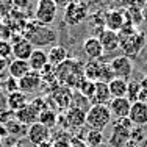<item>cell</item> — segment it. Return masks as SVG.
<instances>
[{
	"instance_id": "36",
	"label": "cell",
	"mask_w": 147,
	"mask_h": 147,
	"mask_svg": "<svg viewBox=\"0 0 147 147\" xmlns=\"http://www.w3.org/2000/svg\"><path fill=\"white\" fill-rule=\"evenodd\" d=\"M30 105L38 111V113H41V111H44V110H47V108H49V105L45 103V100L42 99V97H36V99H33L30 102Z\"/></svg>"
},
{
	"instance_id": "16",
	"label": "cell",
	"mask_w": 147,
	"mask_h": 147,
	"mask_svg": "<svg viewBox=\"0 0 147 147\" xmlns=\"http://www.w3.org/2000/svg\"><path fill=\"white\" fill-rule=\"evenodd\" d=\"M128 119L133 122V125H138V127L146 125L147 124V103L139 102V100L138 102H133Z\"/></svg>"
},
{
	"instance_id": "13",
	"label": "cell",
	"mask_w": 147,
	"mask_h": 147,
	"mask_svg": "<svg viewBox=\"0 0 147 147\" xmlns=\"http://www.w3.org/2000/svg\"><path fill=\"white\" fill-rule=\"evenodd\" d=\"M108 108H110V111H111V116H114L116 119L128 117L130 108H131V102L127 97H114V99H111V102L108 103Z\"/></svg>"
},
{
	"instance_id": "25",
	"label": "cell",
	"mask_w": 147,
	"mask_h": 147,
	"mask_svg": "<svg viewBox=\"0 0 147 147\" xmlns=\"http://www.w3.org/2000/svg\"><path fill=\"white\" fill-rule=\"evenodd\" d=\"M103 133L102 130H94V128H89L85 135V142L89 147H99L103 144Z\"/></svg>"
},
{
	"instance_id": "52",
	"label": "cell",
	"mask_w": 147,
	"mask_h": 147,
	"mask_svg": "<svg viewBox=\"0 0 147 147\" xmlns=\"http://www.w3.org/2000/svg\"><path fill=\"white\" fill-rule=\"evenodd\" d=\"M144 147H147V146H144Z\"/></svg>"
},
{
	"instance_id": "29",
	"label": "cell",
	"mask_w": 147,
	"mask_h": 147,
	"mask_svg": "<svg viewBox=\"0 0 147 147\" xmlns=\"http://www.w3.org/2000/svg\"><path fill=\"white\" fill-rule=\"evenodd\" d=\"M125 11V17H127V22H130L131 25L138 27L142 22V9L139 8H131V9H124Z\"/></svg>"
},
{
	"instance_id": "4",
	"label": "cell",
	"mask_w": 147,
	"mask_h": 147,
	"mask_svg": "<svg viewBox=\"0 0 147 147\" xmlns=\"http://www.w3.org/2000/svg\"><path fill=\"white\" fill-rule=\"evenodd\" d=\"M89 17V8L86 5V2H78V0H74L67 8H64V22L67 24L69 27H75L80 25L82 22H85Z\"/></svg>"
},
{
	"instance_id": "41",
	"label": "cell",
	"mask_w": 147,
	"mask_h": 147,
	"mask_svg": "<svg viewBox=\"0 0 147 147\" xmlns=\"http://www.w3.org/2000/svg\"><path fill=\"white\" fill-rule=\"evenodd\" d=\"M72 2H74V0H53V3L57 5V8H61V9L67 8Z\"/></svg>"
},
{
	"instance_id": "10",
	"label": "cell",
	"mask_w": 147,
	"mask_h": 147,
	"mask_svg": "<svg viewBox=\"0 0 147 147\" xmlns=\"http://www.w3.org/2000/svg\"><path fill=\"white\" fill-rule=\"evenodd\" d=\"M130 131L128 128H125L124 125H121L116 121L113 125V130H111V135L108 138V144L111 147H124L130 141Z\"/></svg>"
},
{
	"instance_id": "15",
	"label": "cell",
	"mask_w": 147,
	"mask_h": 147,
	"mask_svg": "<svg viewBox=\"0 0 147 147\" xmlns=\"http://www.w3.org/2000/svg\"><path fill=\"white\" fill-rule=\"evenodd\" d=\"M64 119L67 122V128H80L86 125V111L75 107H69L66 110Z\"/></svg>"
},
{
	"instance_id": "34",
	"label": "cell",
	"mask_w": 147,
	"mask_h": 147,
	"mask_svg": "<svg viewBox=\"0 0 147 147\" xmlns=\"http://www.w3.org/2000/svg\"><path fill=\"white\" fill-rule=\"evenodd\" d=\"M13 30H11V27L8 25V24L3 20V22H0V39H3V41H11V38H13Z\"/></svg>"
},
{
	"instance_id": "27",
	"label": "cell",
	"mask_w": 147,
	"mask_h": 147,
	"mask_svg": "<svg viewBox=\"0 0 147 147\" xmlns=\"http://www.w3.org/2000/svg\"><path fill=\"white\" fill-rule=\"evenodd\" d=\"M71 107H75V108H80L83 111H88L89 107H91V102L88 97H85L82 92L78 91H72V102H71Z\"/></svg>"
},
{
	"instance_id": "24",
	"label": "cell",
	"mask_w": 147,
	"mask_h": 147,
	"mask_svg": "<svg viewBox=\"0 0 147 147\" xmlns=\"http://www.w3.org/2000/svg\"><path fill=\"white\" fill-rule=\"evenodd\" d=\"M108 89H110L111 97H127V89H128V80L117 78L114 77L110 83H108Z\"/></svg>"
},
{
	"instance_id": "51",
	"label": "cell",
	"mask_w": 147,
	"mask_h": 147,
	"mask_svg": "<svg viewBox=\"0 0 147 147\" xmlns=\"http://www.w3.org/2000/svg\"><path fill=\"white\" fill-rule=\"evenodd\" d=\"M78 2H83V0H78Z\"/></svg>"
},
{
	"instance_id": "47",
	"label": "cell",
	"mask_w": 147,
	"mask_h": 147,
	"mask_svg": "<svg viewBox=\"0 0 147 147\" xmlns=\"http://www.w3.org/2000/svg\"><path fill=\"white\" fill-rule=\"evenodd\" d=\"M142 20L147 24V3H146V6L142 8Z\"/></svg>"
},
{
	"instance_id": "6",
	"label": "cell",
	"mask_w": 147,
	"mask_h": 147,
	"mask_svg": "<svg viewBox=\"0 0 147 147\" xmlns=\"http://www.w3.org/2000/svg\"><path fill=\"white\" fill-rule=\"evenodd\" d=\"M11 44H13V57L16 59H25V61H28L31 52L34 50L33 44H31L28 39H25L20 33L13 34Z\"/></svg>"
},
{
	"instance_id": "49",
	"label": "cell",
	"mask_w": 147,
	"mask_h": 147,
	"mask_svg": "<svg viewBox=\"0 0 147 147\" xmlns=\"http://www.w3.org/2000/svg\"><path fill=\"white\" fill-rule=\"evenodd\" d=\"M0 147H6V146H5V141H3V139H0Z\"/></svg>"
},
{
	"instance_id": "28",
	"label": "cell",
	"mask_w": 147,
	"mask_h": 147,
	"mask_svg": "<svg viewBox=\"0 0 147 147\" xmlns=\"http://www.w3.org/2000/svg\"><path fill=\"white\" fill-rule=\"evenodd\" d=\"M141 85H139V80H128V89H127V99L130 102H138L139 92H141Z\"/></svg>"
},
{
	"instance_id": "21",
	"label": "cell",
	"mask_w": 147,
	"mask_h": 147,
	"mask_svg": "<svg viewBox=\"0 0 147 147\" xmlns=\"http://www.w3.org/2000/svg\"><path fill=\"white\" fill-rule=\"evenodd\" d=\"M38 117H39V113H38L30 103L27 105L25 108H22V110H19V111L14 113V119L17 122H20L22 125H25V127L27 125L34 124V122H38Z\"/></svg>"
},
{
	"instance_id": "40",
	"label": "cell",
	"mask_w": 147,
	"mask_h": 147,
	"mask_svg": "<svg viewBox=\"0 0 147 147\" xmlns=\"http://www.w3.org/2000/svg\"><path fill=\"white\" fill-rule=\"evenodd\" d=\"M8 66H9V61L6 58H0V77L3 75V74L8 72Z\"/></svg>"
},
{
	"instance_id": "8",
	"label": "cell",
	"mask_w": 147,
	"mask_h": 147,
	"mask_svg": "<svg viewBox=\"0 0 147 147\" xmlns=\"http://www.w3.org/2000/svg\"><path fill=\"white\" fill-rule=\"evenodd\" d=\"M27 139L33 146H39L42 142L50 141V128H47L45 125L39 124V122H34L27 130Z\"/></svg>"
},
{
	"instance_id": "30",
	"label": "cell",
	"mask_w": 147,
	"mask_h": 147,
	"mask_svg": "<svg viewBox=\"0 0 147 147\" xmlns=\"http://www.w3.org/2000/svg\"><path fill=\"white\" fill-rule=\"evenodd\" d=\"M78 92H82L85 97H88V99L91 100V97L94 96V91H96V82H91V80H83L82 85L78 86Z\"/></svg>"
},
{
	"instance_id": "11",
	"label": "cell",
	"mask_w": 147,
	"mask_h": 147,
	"mask_svg": "<svg viewBox=\"0 0 147 147\" xmlns=\"http://www.w3.org/2000/svg\"><path fill=\"white\" fill-rule=\"evenodd\" d=\"M125 24H127V17L124 9H110L105 13V28L117 33Z\"/></svg>"
},
{
	"instance_id": "46",
	"label": "cell",
	"mask_w": 147,
	"mask_h": 147,
	"mask_svg": "<svg viewBox=\"0 0 147 147\" xmlns=\"http://www.w3.org/2000/svg\"><path fill=\"white\" fill-rule=\"evenodd\" d=\"M139 85H141L142 89H147V75L142 77V80H139Z\"/></svg>"
},
{
	"instance_id": "32",
	"label": "cell",
	"mask_w": 147,
	"mask_h": 147,
	"mask_svg": "<svg viewBox=\"0 0 147 147\" xmlns=\"http://www.w3.org/2000/svg\"><path fill=\"white\" fill-rule=\"evenodd\" d=\"M13 57V44L11 41H3L0 39V58H6Z\"/></svg>"
},
{
	"instance_id": "18",
	"label": "cell",
	"mask_w": 147,
	"mask_h": 147,
	"mask_svg": "<svg viewBox=\"0 0 147 147\" xmlns=\"http://www.w3.org/2000/svg\"><path fill=\"white\" fill-rule=\"evenodd\" d=\"M6 103H8V108H9V110L16 113V111L25 108L27 105L30 103V100H28V96L19 89V91H14V92L6 94Z\"/></svg>"
},
{
	"instance_id": "20",
	"label": "cell",
	"mask_w": 147,
	"mask_h": 147,
	"mask_svg": "<svg viewBox=\"0 0 147 147\" xmlns=\"http://www.w3.org/2000/svg\"><path fill=\"white\" fill-rule=\"evenodd\" d=\"M47 58H49V64H52L53 67H58L66 59H69V52L63 45H52L50 50L47 52Z\"/></svg>"
},
{
	"instance_id": "39",
	"label": "cell",
	"mask_w": 147,
	"mask_h": 147,
	"mask_svg": "<svg viewBox=\"0 0 147 147\" xmlns=\"http://www.w3.org/2000/svg\"><path fill=\"white\" fill-rule=\"evenodd\" d=\"M71 147H89L85 142L83 138H77V136H72L71 138Z\"/></svg>"
},
{
	"instance_id": "35",
	"label": "cell",
	"mask_w": 147,
	"mask_h": 147,
	"mask_svg": "<svg viewBox=\"0 0 147 147\" xmlns=\"http://www.w3.org/2000/svg\"><path fill=\"white\" fill-rule=\"evenodd\" d=\"M71 138L72 136L69 135H63V136H58L52 141V147H71Z\"/></svg>"
},
{
	"instance_id": "2",
	"label": "cell",
	"mask_w": 147,
	"mask_h": 147,
	"mask_svg": "<svg viewBox=\"0 0 147 147\" xmlns=\"http://www.w3.org/2000/svg\"><path fill=\"white\" fill-rule=\"evenodd\" d=\"M119 50L122 52L124 57H128V58H136L141 50L144 49L146 45V34L142 31L136 30L135 33H130V34H119Z\"/></svg>"
},
{
	"instance_id": "38",
	"label": "cell",
	"mask_w": 147,
	"mask_h": 147,
	"mask_svg": "<svg viewBox=\"0 0 147 147\" xmlns=\"http://www.w3.org/2000/svg\"><path fill=\"white\" fill-rule=\"evenodd\" d=\"M13 9V6H6L5 3H0V22L6 19V16L9 14V11Z\"/></svg>"
},
{
	"instance_id": "14",
	"label": "cell",
	"mask_w": 147,
	"mask_h": 147,
	"mask_svg": "<svg viewBox=\"0 0 147 147\" xmlns=\"http://www.w3.org/2000/svg\"><path fill=\"white\" fill-rule=\"evenodd\" d=\"M83 52L86 53V57L89 59H102L103 53H105L97 36H89L83 41Z\"/></svg>"
},
{
	"instance_id": "45",
	"label": "cell",
	"mask_w": 147,
	"mask_h": 147,
	"mask_svg": "<svg viewBox=\"0 0 147 147\" xmlns=\"http://www.w3.org/2000/svg\"><path fill=\"white\" fill-rule=\"evenodd\" d=\"M124 147H141V144H139V142H136V141H133V139H130V141H128Z\"/></svg>"
},
{
	"instance_id": "26",
	"label": "cell",
	"mask_w": 147,
	"mask_h": 147,
	"mask_svg": "<svg viewBox=\"0 0 147 147\" xmlns=\"http://www.w3.org/2000/svg\"><path fill=\"white\" fill-rule=\"evenodd\" d=\"M57 121H58V116H57V113H55L52 108H47V110L41 111L39 117H38V122L45 125L47 128H52L53 125H57Z\"/></svg>"
},
{
	"instance_id": "43",
	"label": "cell",
	"mask_w": 147,
	"mask_h": 147,
	"mask_svg": "<svg viewBox=\"0 0 147 147\" xmlns=\"http://www.w3.org/2000/svg\"><path fill=\"white\" fill-rule=\"evenodd\" d=\"M5 138H8V130L3 124H0V139H5Z\"/></svg>"
},
{
	"instance_id": "37",
	"label": "cell",
	"mask_w": 147,
	"mask_h": 147,
	"mask_svg": "<svg viewBox=\"0 0 147 147\" xmlns=\"http://www.w3.org/2000/svg\"><path fill=\"white\" fill-rule=\"evenodd\" d=\"M28 3L30 0H11L13 9H17V11H22L27 14V9H28Z\"/></svg>"
},
{
	"instance_id": "5",
	"label": "cell",
	"mask_w": 147,
	"mask_h": 147,
	"mask_svg": "<svg viewBox=\"0 0 147 147\" xmlns=\"http://www.w3.org/2000/svg\"><path fill=\"white\" fill-rule=\"evenodd\" d=\"M58 14V8L53 3V0H38L34 6V20L41 25H49L55 22Z\"/></svg>"
},
{
	"instance_id": "44",
	"label": "cell",
	"mask_w": 147,
	"mask_h": 147,
	"mask_svg": "<svg viewBox=\"0 0 147 147\" xmlns=\"http://www.w3.org/2000/svg\"><path fill=\"white\" fill-rule=\"evenodd\" d=\"M138 100H139V102H144V103H147V89H141V92H139Z\"/></svg>"
},
{
	"instance_id": "9",
	"label": "cell",
	"mask_w": 147,
	"mask_h": 147,
	"mask_svg": "<svg viewBox=\"0 0 147 147\" xmlns=\"http://www.w3.org/2000/svg\"><path fill=\"white\" fill-rule=\"evenodd\" d=\"M41 86H42L41 74L39 72H34V71H30L27 75H24L22 78L19 80V89L22 91V92H25L27 96L31 94V92L39 91Z\"/></svg>"
},
{
	"instance_id": "50",
	"label": "cell",
	"mask_w": 147,
	"mask_h": 147,
	"mask_svg": "<svg viewBox=\"0 0 147 147\" xmlns=\"http://www.w3.org/2000/svg\"><path fill=\"white\" fill-rule=\"evenodd\" d=\"M13 147H22V146H20V144H14V146H13Z\"/></svg>"
},
{
	"instance_id": "42",
	"label": "cell",
	"mask_w": 147,
	"mask_h": 147,
	"mask_svg": "<svg viewBox=\"0 0 147 147\" xmlns=\"http://www.w3.org/2000/svg\"><path fill=\"white\" fill-rule=\"evenodd\" d=\"M8 108V103H6V94L3 92H0V111H3V110H6Z\"/></svg>"
},
{
	"instance_id": "48",
	"label": "cell",
	"mask_w": 147,
	"mask_h": 147,
	"mask_svg": "<svg viewBox=\"0 0 147 147\" xmlns=\"http://www.w3.org/2000/svg\"><path fill=\"white\" fill-rule=\"evenodd\" d=\"M3 91V82H2V77H0V92Z\"/></svg>"
},
{
	"instance_id": "7",
	"label": "cell",
	"mask_w": 147,
	"mask_h": 147,
	"mask_svg": "<svg viewBox=\"0 0 147 147\" xmlns=\"http://www.w3.org/2000/svg\"><path fill=\"white\" fill-rule=\"evenodd\" d=\"M111 71H113L114 77L117 78H124V80H130L131 74H133V61L128 57H116L110 61Z\"/></svg>"
},
{
	"instance_id": "12",
	"label": "cell",
	"mask_w": 147,
	"mask_h": 147,
	"mask_svg": "<svg viewBox=\"0 0 147 147\" xmlns=\"http://www.w3.org/2000/svg\"><path fill=\"white\" fill-rule=\"evenodd\" d=\"M99 41L103 47V52L105 53H113V52L119 50V34L113 30H108V28H103L102 31L99 33Z\"/></svg>"
},
{
	"instance_id": "19",
	"label": "cell",
	"mask_w": 147,
	"mask_h": 147,
	"mask_svg": "<svg viewBox=\"0 0 147 147\" xmlns=\"http://www.w3.org/2000/svg\"><path fill=\"white\" fill-rule=\"evenodd\" d=\"M49 64V58H47V52H44L42 49H34L31 52L30 58H28V66L30 71L34 72H41L45 66Z\"/></svg>"
},
{
	"instance_id": "31",
	"label": "cell",
	"mask_w": 147,
	"mask_h": 147,
	"mask_svg": "<svg viewBox=\"0 0 147 147\" xmlns=\"http://www.w3.org/2000/svg\"><path fill=\"white\" fill-rule=\"evenodd\" d=\"M122 9H131V8H139L142 9L146 6L147 0H119Z\"/></svg>"
},
{
	"instance_id": "1",
	"label": "cell",
	"mask_w": 147,
	"mask_h": 147,
	"mask_svg": "<svg viewBox=\"0 0 147 147\" xmlns=\"http://www.w3.org/2000/svg\"><path fill=\"white\" fill-rule=\"evenodd\" d=\"M22 36L28 39L34 49L52 47V45L57 44L58 39V34L53 28H50L49 25H41L34 19H30L27 22L25 28L22 31Z\"/></svg>"
},
{
	"instance_id": "17",
	"label": "cell",
	"mask_w": 147,
	"mask_h": 147,
	"mask_svg": "<svg viewBox=\"0 0 147 147\" xmlns=\"http://www.w3.org/2000/svg\"><path fill=\"white\" fill-rule=\"evenodd\" d=\"M111 94L108 89V83L105 82H96V91L94 96L91 97V105H108L111 102Z\"/></svg>"
},
{
	"instance_id": "22",
	"label": "cell",
	"mask_w": 147,
	"mask_h": 147,
	"mask_svg": "<svg viewBox=\"0 0 147 147\" xmlns=\"http://www.w3.org/2000/svg\"><path fill=\"white\" fill-rule=\"evenodd\" d=\"M100 74H102V59H89L86 64H83V75L86 80L100 82Z\"/></svg>"
},
{
	"instance_id": "3",
	"label": "cell",
	"mask_w": 147,
	"mask_h": 147,
	"mask_svg": "<svg viewBox=\"0 0 147 147\" xmlns=\"http://www.w3.org/2000/svg\"><path fill=\"white\" fill-rule=\"evenodd\" d=\"M111 111L108 105H91L86 111V125L94 130H102L111 122Z\"/></svg>"
},
{
	"instance_id": "33",
	"label": "cell",
	"mask_w": 147,
	"mask_h": 147,
	"mask_svg": "<svg viewBox=\"0 0 147 147\" xmlns=\"http://www.w3.org/2000/svg\"><path fill=\"white\" fill-rule=\"evenodd\" d=\"M14 91H19V80L13 78V77H8L3 82V92L9 94V92H14Z\"/></svg>"
},
{
	"instance_id": "23",
	"label": "cell",
	"mask_w": 147,
	"mask_h": 147,
	"mask_svg": "<svg viewBox=\"0 0 147 147\" xmlns=\"http://www.w3.org/2000/svg\"><path fill=\"white\" fill-rule=\"evenodd\" d=\"M28 72H30L28 61H25V59H16V58H13L9 61V66H8V75L9 77H13L16 80H20Z\"/></svg>"
}]
</instances>
